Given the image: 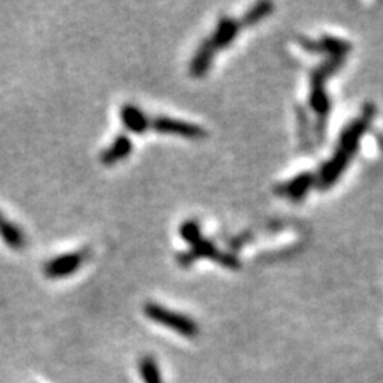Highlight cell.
I'll list each match as a JSON object with an SVG mask.
<instances>
[{"label":"cell","mask_w":383,"mask_h":383,"mask_svg":"<svg viewBox=\"0 0 383 383\" xmlns=\"http://www.w3.org/2000/svg\"><path fill=\"white\" fill-rule=\"evenodd\" d=\"M374 115H375V107L372 104H368L364 107V112L361 114L358 120H355L352 125L343 129L336 155H334V158L331 161H327L326 166L321 171L320 184L323 188L331 187L334 182L337 181V177L342 174L343 170L347 168L348 161L352 160L356 149H358L361 136H363L366 129H368V127L370 125Z\"/></svg>","instance_id":"1"},{"label":"cell","mask_w":383,"mask_h":383,"mask_svg":"<svg viewBox=\"0 0 383 383\" xmlns=\"http://www.w3.org/2000/svg\"><path fill=\"white\" fill-rule=\"evenodd\" d=\"M144 313L145 316L149 318L150 321L156 323V325L166 326L176 331L177 334L184 337H197L198 336V325L190 318L186 315H181V313H176L172 310L165 309L158 304H154V302H149L144 307Z\"/></svg>","instance_id":"2"},{"label":"cell","mask_w":383,"mask_h":383,"mask_svg":"<svg viewBox=\"0 0 383 383\" xmlns=\"http://www.w3.org/2000/svg\"><path fill=\"white\" fill-rule=\"evenodd\" d=\"M342 59L343 58H331L325 66L318 69L311 77L310 106L313 107V111L316 112L318 117H321L323 120H325L329 109H331V106H329V99L325 93V80L342 66Z\"/></svg>","instance_id":"3"},{"label":"cell","mask_w":383,"mask_h":383,"mask_svg":"<svg viewBox=\"0 0 383 383\" xmlns=\"http://www.w3.org/2000/svg\"><path fill=\"white\" fill-rule=\"evenodd\" d=\"M213 259V261L222 263L224 267L227 268H238L240 262L236 261L235 257H231L229 254H224V252H220L218 247H215L211 241L208 240H198L195 245H192V250L184 252V254L177 256V262L181 263L182 267H188L190 263H193L197 261V259Z\"/></svg>","instance_id":"4"},{"label":"cell","mask_w":383,"mask_h":383,"mask_svg":"<svg viewBox=\"0 0 383 383\" xmlns=\"http://www.w3.org/2000/svg\"><path fill=\"white\" fill-rule=\"evenodd\" d=\"M150 127L156 133L161 134H176V136L188 138V139H202L206 136V131L193 123H187L182 120H174L170 117H156L150 122Z\"/></svg>","instance_id":"5"},{"label":"cell","mask_w":383,"mask_h":383,"mask_svg":"<svg viewBox=\"0 0 383 383\" xmlns=\"http://www.w3.org/2000/svg\"><path fill=\"white\" fill-rule=\"evenodd\" d=\"M86 259V252L85 251H79V252H69V254H63L58 256L55 259H51L50 262H47L43 272L48 278H64L72 275L74 272H77L80 266L85 262Z\"/></svg>","instance_id":"6"},{"label":"cell","mask_w":383,"mask_h":383,"mask_svg":"<svg viewBox=\"0 0 383 383\" xmlns=\"http://www.w3.org/2000/svg\"><path fill=\"white\" fill-rule=\"evenodd\" d=\"M120 118L128 131H131L134 134H142L147 131L150 127L149 118L145 117L144 112L133 104H125L122 107Z\"/></svg>","instance_id":"7"},{"label":"cell","mask_w":383,"mask_h":383,"mask_svg":"<svg viewBox=\"0 0 383 383\" xmlns=\"http://www.w3.org/2000/svg\"><path fill=\"white\" fill-rule=\"evenodd\" d=\"M238 31H240L238 21L230 19V18H227V16H222L219 21L218 28H215V31H214L213 37L209 39V42H211L214 50L215 48H224L234 42L235 35L238 34Z\"/></svg>","instance_id":"8"},{"label":"cell","mask_w":383,"mask_h":383,"mask_svg":"<svg viewBox=\"0 0 383 383\" xmlns=\"http://www.w3.org/2000/svg\"><path fill=\"white\" fill-rule=\"evenodd\" d=\"M131 139H129L127 134H120V136L101 154V163H104L107 166L115 165L123 158H127V156L131 154Z\"/></svg>","instance_id":"9"},{"label":"cell","mask_w":383,"mask_h":383,"mask_svg":"<svg viewBox=\"0 0 383 383\" xmlns=\"http://www.w3.org/2000/svg\"><path fill=\"white\" fill-rule=\"evenodd\" d=\"M213 58H214V47L211 45V42L209 40L203 42L190 63V74L193 77L197 79L203 77V75L209 71V67H211Z\"/></svg>","instance_id":"10"},{"label":"cell","mask_w":383,"mask_h":383,"mask_svg":"<svg viewBox=\"0 0 383 383\" xmlns=\"http://www.w3.org/2000/svg\"><path fill=\"white\" fill-rule=\"evenodd\" d=\"M313 181H315L313 174H310V172H305V174H300L295 177V179L283 184L278 188V193L289 197L291 199H300L305 195L307 190L311 187Z\"/></svg>","instance_id":"11"},{"label":"cell","mask_w":383,"mask_h":383,"mask_svg":"<svg viewBox=\"0 0 383 383\" xmlns=\"http://www.w3.org/2000/svg\"><path fill=\"white\" fill-rule=\"evenodd\" d=\"M0 236H2L3 241L7 243V246L12 247V250H23L26 245L24 235L15 224L8 222V220H3L0 224Z\"/></svg>","instance_id":"12"},{"label":"cell","mask_w":383,"mask_h":383,"mask_svg":"<svg viewBox=\"0 0 383 383\" xmlns=\"http://www.w3.org/2000/svg\"><path fill=\"white\" fill-rule=\"evenodd\" d=\"M139 374H141L144 383H163L160 374V368L152 356H144L138 364Z\"/></svg>","instance_id":"13"},{"label":"cell","mask_w":383,"mask_h":383,"mask_svg":"<svg viewBox=\"0 0 383 383\" xmlns=\"http://www.w3.org/2000/svg\"><path fill=\"white\" fill-rule=\"evenodd\" d=\"M272 10H273V5L270 3V2H261V3H257L254 5V7H252L250 12L246 13L245 16V24H254L257 23V21H261L266 18V16H268L270 13H272Z\"/></svg>","instance_id":"14"},{"label":"cell","mask_w":383,"mask_h":383,"mask_svg":"<svg viewBox=\"0 0 383 383\" xmlns=\"http://www.w3.org/2000/svg\"><path fill=\"white\" fill-rule=\"evenodd\" d=\"M181 236L190 245H195L198 240H202V230H199V224L197 220H186L184 224L181 225Z\"/></svg>","instance_id":"15"},{"label":"cell","mask_w":383,"mask_h":383,"mask_svg":"<svg viewBox=\"0 0 383 383\" xmlns=\"http://www.w3.org/2000/svg\"><path fill=\"white\" fill-rule=\"evenodd\" d=\"M3 220H5V219H3V215H2V214H0V224H2V222H3Z\"/></svg>","instance_id":"16"}]
</instances>
